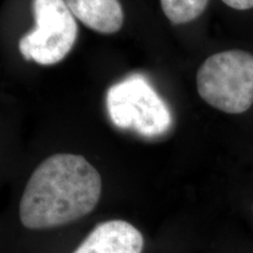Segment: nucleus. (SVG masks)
I'll list each match as a JSON object with an SVG mask.
<instances>
[{
	"label": "nucleus",
	"instance_id": "1",
	"mask_svg": "<svg viewBox=\"0 0 253 253\" xmlns=\"http://www.w3.org/2000/svg\"><path fill=\"white\" fill-rule=\"evenodd\" d=\"M101 176L84 156L55 154L34 170L19 207L21 224L52 229L80 219L99 203Z\"/></svg>",
	"mask_w": 253,
	"mask_h": 253
},
{
	"label": "nucleus",
	"instance_id": "2",
	"mask_svg": "<svg viewBox=\"0 0 253 253\" xmlns=\"http://www.w3.org/2000/svg\"><path fill=\"white\" fill-rule=\"evenodd\" d=\"M196 86L199 96L220 112H248L253 104V54L232 49L209 56L198 68Z\"/></svg>",
	"mask_w": 253,
	"mask_h": 253
},
{
	"label": "nucleus",
	"instance_id": "3",
	"mask_svg": "<svg viewBox=\"0 0 253 253\" xmlns=\"http://www.w3.org/2000/svg\"><path fill=\"white\" fill-rule=\"evenodd\" d=\"M107 109L114 125L144 137H157L169 130V107L141 74L130 75L107 91Z\"/></svg>",
	"mask_w": 253,
	"mask_h": 253
},
{
	"label": "nucleus",
	"instance_id": "4",
	"mask_svg": "<svg viewBox=\"0 0 253 253\" xmlns=\"http://www.w3.org/2000/svg\"><path fill=\"white\" fill-rule=\"evenodd\" d=\"M36 28L19 40L27 61L55 65L69 54L78 38V24L66 0H33Z\"/></svg>",
	"mask_w": 253,
	"mask_h": 253
},
{
	"label": "nucleus",
	"instance_id": "5",
	"mask_svg": "<svg viewBox=\"0 0 253 253\" xmlns=\"http://www.w3.org/2000/svg\"><path fill=\"white\" fill-rule=\"evenodd\" d=\"M144 239L132 224L114 219L99 223L73 253H142Z\"/></svg>",
	"mask_w": 253,
	"mask_h": 253
},
{
	"label": "nucleus",
	"instance_id": "6",
	"mask_svg": "<svg viewBox=\"0 0 253 253\" xmlns=\"http://www.w3.org/2000/svg\"><path fill=\"white\" fill-rule=\"evenodd\" d=\"M75 18L84 26L101 34H114L125 23L120 0H66Z\"/></svg>",
	"mask_w": 253,
	"mask_h": 253
},
{
	"label": "nucleus",
	"instance_id": "7",
	"mask_svg": "<svg viewBox=\"0 0 253 253\" xmlns=\"http://www.w3.org/2000/svg\"><path fill=\"white\" fill-rule=\"evenodd\" d=\"M209 0H161L163 13L172 24H186L203 14Z\"/></svg>",
	"mask_w": 253,
	"mask_h": 253
},
{
	"label": "nucleus",
	"instance_id": "8",
	"mask_svg": "<svg viewBox=\"0 0 253 253\" xmlns=\"http://www.w3.org/2000/svg\"><path fill=\"white\" fill-rule=\"evenodd\" d=\"M221 1L229 7L239 9V11L253 8V0H221Z\"/></svg>",
	"mask_w": 253,
	"mask_h": 253
}]
</instances>
